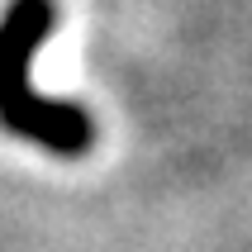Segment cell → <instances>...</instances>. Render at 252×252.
Here are the masks:
<instances>
[{"instance_id":"cell-1","label":"cell","mask_w":252,"mask_h":252,"mask_svg":"<svg viewBox=\"0 0 252 252\" xmlns=\"http://www.w3.org/2000/svg\"><path fill=\"white\" fill-rule=\"evenodd\" d=\"M57 24V0H10L0 14V128L38 143L53 157H81L95 143V119L71 100L38 95L29 81L33 53Z\"/></svg>"}]
</instances>
